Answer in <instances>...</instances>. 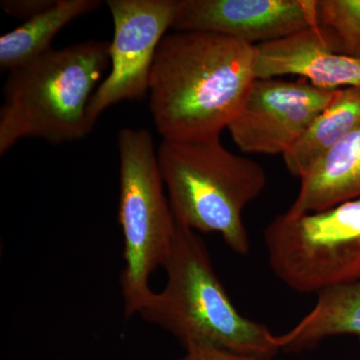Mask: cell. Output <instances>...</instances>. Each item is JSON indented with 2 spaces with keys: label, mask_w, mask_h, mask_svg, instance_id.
<instances>
[{
  "label": "cell",
  "mask_w": 360,
  "mask_h": 360,
  "mask_svg": "<svg viewBox=\"0 0 360 360\" xmlns=\"http://www.w3.org/2000/svg\"><path fill=\"white\" fill-rule=\"evenodd\" d=\"M255 45L205 32L168 33L149 80V110L162 141L220 139L255 80Z\"/></svg>",
  "instance_id": "cell-1"
},
{
  "label": "cell",
  "mask_w": 360,
  "mask_h": 360,
  "mask_svg": "<svg viewBox=\"0 0 360 360\" xmlns=\"http://www.w3.org/2000/svg\"><path fill=\"white\" fill-rule=\"evenodd\" d=\"M162 267L167 284L153 291L139 314L174 336L186 350L207 345L269 359L281 350L265 324L234 307L198 232L176 222Z\"/></svg>",
  "instance_id": "cell-2"
},
{
  "label": "cell",
  "mask_w": 360,
  "mask_h": 360,
  "mask_svg": "<svg viewBox=\"0 0 360 360\" xmlns=\"http://www.w3.org/2000/svg\"><path fill=\"white\" fill-rule=\"evenodd\" d=\"M110 65V42L86 40L51 49L9 72L0 108V155L25 137L49 143L91 132L87 106Z\"/></svg>",
  "instance_id": "cell-3"
},
{
  "label": "cell",
  "mask_w": 360,
  "mask_h": 360,
  "mask_svg": "<svg viewBox=\"0 0 360 360\" xmlns=\"http://www.w3.org/2000/svg\"><path fill=\"white\" fill-rule=\"evenodd\" d=\"M158 165L175 221L200 233H217L239 255L250 252L243 213L267 184L257 161L231 153L220 139L162 141Z\"/></svg>",
  "instance_id": "cell-4"
},
{
  "label": "cell",
  "mask_w": 360,
  "mask_h": 360,
  "mask_svg": "<svg viewBox=\"0 0 360 360\" xmlns=\"http://www.w3.org/2000/svg\"><path fill=\"white\" fill-rule=\"evenodd\" d=\"M120 155L118 220L123 236L120 286L127 317L139 314L153 293L150 277L172 250L175 221L158 165L153 135L123 129L117 135Z\"/></svg>",
  "instance_id": "cell-5"
},
{
  "label": "cell",
  "mask_w": 360,
  "mask_h": 360,
  "mask_svg": "<svg viewBox=\"0 0 360 360\" xmlns=\"http://www.w3.org/2000/svg\"><path fill=\"white\" fill-rule=\"evenodd\" d=\"M264 236L270 269L300 295L360 279V198L321 212H284Z\"/></svg>",
  "instance_id": "cell-6"
},
{
  "label": "cell",
  "mask_w": 360,
  "mask_h": 360,
  "mask_svg": "<svg viewBox=\"0 0 360 360\" xmlns=\"http://www.w3.org/2000/svg\"><path fill=\"white\" fill-rule=\"evenodd\" d=\"M112 15L110 71L98 85L89 106L94 129L99 116L122 101H143L158 47L174 26L179 0H108Z\"/></svg>",
  "instance_id": "cell-7"
},
{
  "label": "cell",
  "mask_w": 360,
  "mask_h": 360,
  "mask_svg": "<svg viewBox=\"0 0 360 360\" xmlns=\"http://www.w3.org/2000/svg\"><path fill=\"white\" fill-rule=\"evenodd\" d=\"M338 90L321 89L302 78H255L227 129L243 153L283 155L333 103Z\"/></svg>",
  "instance_id": "cell-8"
},
{
  "label": "cell",
  "mask_w": 360,
  "mask_h": 360,
  "mask_svg": "<svg viewBox=\"0 0 360 360\" xmlns=\"http://www.w3.org/2000/svg\"><path fill=\"white\" fill-rule=\"evenodd\" d=\"M317 0H179L172 30L266 44L319 25Z\"/></svg>",
  "instance_id": "cell-9"
},
{
  "label": "cell",
  "mask_w": 360,
  "mask_h": 360,
  "mask_svg": "<svg viewBox=\"0 0 360 360\" xmlns=\"http://www.w3.org/2000/svg\"><path fill=\"white\" fill-rule=\"evenodd\" d=\"M257 78L297 75L321 89H360V59L343 56L328 28L317 25L255 46Z\"/></svg>",
  "instance_id": "cell-10"
},
{
  "label": "cell",
  "mask_w": 360,
  "mask_h": 360,
  "mask_svg": "<svg viewBox=\"0 0 360 360\" xmlns=\"http://www.w3.org/2000/svg\"><path fill=\"white\" fill-rule=\"evenodd\" d=\"M360 198V127L348 134L307 176L288 213L316 212Z\"/></svg>",
  "instance_id": "cell-11"
},
{
  "label": "cell",
  "mask_w": 360,
  "mask_h": 360,
  "mask_svg": "<svg viewBox=\"0 0 360 360\" xmlns=\"http://www.w3.org/2000/svg\"><path fill=\"white\" fill-rule=\"evenodd\" d=\"M360 340V279L317 293L316 303L295 328L276 335L279 349L302 352L330 336Z\"/></svg>",
  "instance_id": "cell-12"
},
{
  "label": "cell",
  "mask_w": 360,
  "mask_h": 360,
  "mask_svg": "<svg viewBox=\"0 0 360 360\" xmlns=\"http://www.w3.org/2000/svg\"><path fill=\"white\" fill-rule=\"evenodd\" d=\"M360 127V89H342L309 129L284 153L286 169L302 179L315 165Z\"/></svg>",
  "instance_id": "cell-13"
},
{
  "label": "cell",
  "mask_w": 360,
  "mask_h": 360,
  "mask_svg": "<svg viewBox=\"0 0 360 360\" xmlns=\"http://www.w3.org/2000/svg\"><path fill=\"white\" fill-rule=\"evenodd\" d=\"M101 4L99 0H56L44 13L0 37V68L11 72L51 51L52 40L63 27Z\"/></svg>",
  "instance_id": "cell-14"
},
{
  "label": "cell",
  "mask_w": 360,
  "mask_h": 360,
  "mask_svg": "<svg viewBox=\"0 0 360 360\" xmlns=\"http://www.w3.org/2000/svg\"><path fill=\"white\" fill-rule=\"evenodd\" d=\"M319 25L328 28L343 56L360 59V0H317Z\"/></svg>",
  "instance_id": "cell-15"
},
{
  "label": "cell",
  "mask_w": 360,
  "mask_h": 360,
  "mask_svg": "<svg viewBox=\"0 0 360 360\" xmlns=\"http://www.w3.org/2000/svg\"><path fill=\"white\" fill-rule=\"evenodd\" d=\"M56 2V0H4L0 6L8 15L26 21L44 13Z\"/></svg>",
  "instance_id": "cell-16"
},
{
  "label": "cell",
  "mask_w": 360,
  "mask_h": 360,
  "mask_svg": "<svg viewBox=\"0 0 360 360\" xmlns=\"http://www.w3.org/2000/svg\"><path fill=\"white\" fill-rule=\"evenodd\" d=\"M180 360H270L255 355L236 354L213 345H196L186 350Z\"/></svg>",
  "instance_id": "cell-17"
}]
</instances>
